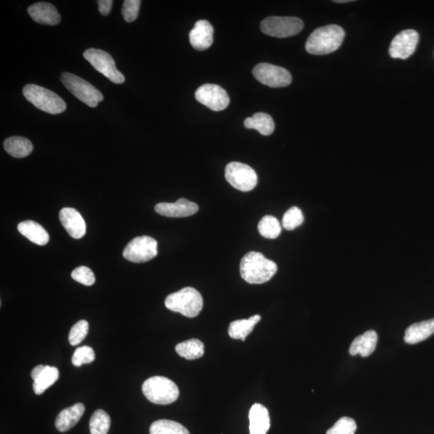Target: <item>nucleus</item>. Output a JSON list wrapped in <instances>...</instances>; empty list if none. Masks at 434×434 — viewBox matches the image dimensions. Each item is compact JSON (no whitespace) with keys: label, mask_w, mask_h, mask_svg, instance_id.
<instances>
[{"label":"nucleus","mask_w":434,"mask_h":434,"mask_svg":"<svg viewBox=\"0 0 434 434\" xmlns=\"http://www.w3.org/2000/svg\"><path fill=\"white\" fill-rule=\"evenodd\" d=\"M258 231L265 238L275 239L282 233V226L277 218L265 216L258 224Z\"/></svg>","instance_id":"29"},{"label":"nucleus","mask_w":434,"mask_h":434,"mask_svg":"<svg viewBox=\"0 0 434 434\" xmlns=\"http://www.w3.org/2000/svg\"><path fill=\"white\" fill-rule=\"evenodd\" d=\"M262 319L259 315H253L248 319L232 322L228 328V335L234 340H246L247 337L252 333L254 326Z\"/></svg>","instance_id":"24"},{"label":"nucleus","mask_w":434,"mask_h":434,"mask_svg":"<svg viewBox=\"0 0 434 434\" xmlns=\"http://www.w3.org/2000/svg\"><path fill=\"white\" fill-rule=\"evenodd\" d=\"M195 96L199 102L212 111L226 110L231 101L227 92L222 87L213 84L201 85Z\"/></svg>","instance_id":"12"},{"label":"nucleus","mask_w":434,"mask_h":434,"mask_svg":"<svg viewBox=\"0 0 434 434\" xmlns=\"http://www.w3.org/2000/svg\"><path fill=\"white\" fill-rule=\"evenodd\" d=\"M165 306L174 312L181 313L187 318H194L201 313L203 300L197 290L186 287L168 295Z\"/></svg>","instance_id":"3"},{"label":"nucleus","mask_w":434,"mask_h":434,"mask_svg":"<svg viewBox=\"0 0 434 434\" xmlns=\"http://www.w3.org/2000/svg\"><path fill=\"white\" fill-rule=\"evenodd\" d=\"M151 434H190L181 424L170 420H159L151 424Z\"/></svg>","instance_id":"28"},{"label":"nucleus","mask_w":434,"mask_h":434,"mask_svg":"<svg viewBox=\"0 0 434 434\" xmlns=\"http://www.w3.org/2000/svg\"><path fill=\"white\" fill-rule=\"evenodd\" d=\"M89 333V323L86 320H80L70 330L69 342L72 346L78 345Z\"/></svg>","instance_id":"32"},{"label":"nucleus","mask_w":434,"mask_h":434,"mask_svg":"<svg viewBox=\"0 0 434 434\" xmlns=\"http://www.w3.org/2000/svg\"><path fill=\"white\" fill-rule=\"evenodd\" d=\"M158 254L156 240L148 236L137 237L133 239L126 247L124 257L134 263L149 262Z\"/></svg>","instance_id":"10"},{"label":"nucleus","mask_w":434,"mask_h":434,"mask_svg":"<svg viewBox=\"0 0 434 434\" xmlns=\"http://www.w3.org/2000/svg\"><path fill=\"white\" fill-rule=\"evenodd\" d=\"M59 378V371L57 367L45 366L43 372L34 381L33 390L35 394L42 395L49 387L55 384Z\"/></svg>","instance_id":"27"},{"label":"nucleus","mask_w":434,"mask_h":434,"mask_svg":"<svg viewBox=\"0 0 434 434\" xmlns=\"http://www.w3.org/2000/svg\"><path fill=\"white\" fill-rule=\"evenodd\" d=\"M344 37V30L338 25L331 24L319 28L306 40V52L312 55L330 54L340 47Z\"/></svg>","instance_id":"2"},{"label":"nucleus","mask_w":434,"mask_h":434,"mask_svg":"<svg viewBox=\"0 0 434 434\" xmlns=\"http://www.w3.org/2000/svg\"><path fill=\"white\" fill-rule=\"evenodd\" d=\"M18 231L30 242L45 246L49 242V235L40 224L33 221H25L18 224Z\"/></svg>","instance_id":"22"},{"label":"nucleus","mask_w":434,"mask_h":434,"mask_svg":"<svg viewBox=\"0 0 434 434\" xmlns=\"http://www.w3.org/2000/svg\"><path fill=\"white\" fill-rule=\"evenodd\" d=\"M61 224L74 239H81L86 233L85 219L78 211L72 208H64L59 214Z\"/></svg>","instance_id":"15"},{"label":"nucleus","mask_w":434,"mask_h":434,"mask_svg":"<svg viewBox=\"0 0 434 434\" xmlns=\"http://www.w3.org/2000/svg\"><path fill=\"white\" fill-rule=\"evenodd\" d=\"M72 278L76 282L90 287L95 283V276L92 270L86 267L76 268L72 274Z\"/></svg>","instance_id":"36"},{"label":"nucleus","mask_w":434,"mask_h":434,"mask_svg":"<svg viewBox=\"0 0 434 434\" xmlns=\"http://www.w3.org/2000/svg\"><path fill=\"white\" fill-rule=\"evenodd\" d=\"M94 360V351L92 347L88 346L78 347V349L75 350L72 357L73 365L76 367L91 364Z\"/></svg>","instance_id":"33"},{"label":"nucleus","mask_w":434,"mask_h":434,"mask_svg":"<svg viewBox=\"0 0 434 434\" xmlns=\"http://www.w3.org/2000/svg\"><path fill=\"white\" fill-rule=\"evenodd\" d=\"M114 2L112 0H99L98 4L99 12L102 15H108L113 7Z\"/></svg>","instance_id":"37"},{"label":"nucleus","mask_w":434,"mask_h":434,"mask_svg":"<svg viewBox=\"0 0 434 434\" xmlns=\"http://www.w3.org/2000/svg\"><path fill=\"white\" fill-rule=\"evenodd\" d=\"M253 74L259 83L272 88H283L290 85L292 81L289 71L280 66L268 63L255 66Z\"/></svg>","instance_id":"11"},{"label":"nucleus","mask_w":434,"mask_h":434,"mask_svg":"<svg viewBox=\"0 0 434 434\" xmlns=\"http://www.w3.org/2000/svg\"><path fill=\"white\" fill-rule=\"evenodd\" d=\"M244 125L247 129L257 130L260 135L265 136L272 135L275 129L272 117L265 113H257L252 117H247Z\"/></svg>","instance_id":"25"},{"label":"nucleus","mask_w":434,"mask_h":434,"mask_svg":"<svg viewBox=\"0 0 434 434\" xmlns=\"http://www.w3.org/2000/svg\"><path fill=\"white\" fill-rule=\"evenodd\" d=\"M60 80L71 94L90 107H96L103 100V95L88 81L70 73H64Z\"/></svg>","instance_id":"6"},{"label":"nucleus","mask_w":434,"mask_h":434,"mask_svg":"<svg viewBox=\"0 0 434 434\" xmlns=\"http://www.w3.org/2000/svg\"><path fill=\"white\" fill-rule=\"evenodd\" d=\"M356 423L354 419L349 417H344L329 428L326 434H355Z\"/></svg>","instance_id":"34"},{"label":"nucleus","mask_w":434,"mask_h":434,"mask_svg":"<svg viewBox=\"0 0 434 434\" xmlns=\"http://www.w3.org/2000/svg\"><path fill=\"white\" fill-rule=\"evenodd\" d=\"M378 335L375 331H367L364 334L357 336L352 342L349 353L351 356L360 355L362 357L371 356L376 350Z\"/></svg>","instance_id":"20"},{"label":"nucleus","mask_w":434,"mask_h":434,"mask_svg":"<svg viewBox=\"0 0 434 434\" xmlns=\"http://www.w3.org/2000/svg\"><path fill=\"white\" fill-rule=\"evenodd\" d=\"M250 434H267L270 427V419L267 408L260 404H254L250 408Z\"/></svg>","instance_id":"18"},{"label":"nucleus","mask_w":434,"mask_h":434,"mask_svg":"<svg viewBox=\"0 0 434 434\" xmlns=\"http://www.w3.org/2000/svg\"><path fill=\"white\" fill-rule=\"evenodd\" d=\"M85 406L78 403L61 411L55 422L56 428L60 432H66L78 423L85 412Z\"/></svg>","instance_id":"19"},{"label":"nucleus","mask_w":434,"mask_h":434,"mask_svg":"<svg viewBox=\"0 0 434 434\" xmlns=\"http://www.w3.org/2000/svg\"><path fill=\"white\" fill-rule=\"evenodd\" d=\"M84 58L97 71L106 76L112 83H124L125 76L117 70L115 60L108 53L101 49H90L85 51Z\"/></svg>","instance_id":"8"},{"label":"nucleus","mask_w":434,"mask_h":434,"mask_svg":"<svg viewBox=\"0 0 434 434\" xmlns=\"http://www.w3.org/2000/svg\"><path fill=\"white\" fill-rule=\"evenodd\" d=\"M226 181L234 188L242 192L252 191L257 186L258 176L251 167L244 163L233 162L226 167Z\"/></svg>","instance_id":"9"},{"label":"nucleus","mask_w":434,"mask_h":434,"mask_svg":"<svg viewBox=\"0 0 434 434\" xmlns=\"http://www.w3.org/2000/svg\"><path fill=\"white\" fill-rule=\"evenodd\" d=\"M177 354L188 360L201 358L204 354V345L201 340H189L178 344L176 347Z\"/></svg>","instance_id":"26"},{"label":"nucleus","mask_w":434,"mask_h":434,"mask_svg":"<svg viewBox=\"0 0 434 434\" xmlns=\"http://www.w3.org/2000/svg\"><path fill=\"white\" fill-rule=\"evenodd\" d=\"M304 217L302 210L298 207L288 209L283 218V227L287 231H294L303 223Z\"/></svg>","instance_id":"31"},{"label":"nucleus","mask_w":434,"mask_h":434,"mask_svg":"<svg viewBox=\"0 0 434 434\" xmlns=\"http://www.w3.org/2000/svg\"><path fill=\"white\" fill-rule=\"evenodd\" d=\"M3 147L10 156L14 158L27 157L32 153L33 145L32 142L24 137H10L4 141Z\"/></svg>","instance_id":"23"},{"label":"nucleus","mask_w":434,"mask_h":434,"mask_svg":"<svg viewBox=\"0 0 434 434\" xmlns=\"http://www.w3.org/2000/svg\"><path fill=\"white\" fill-rule=\"evenodd\" d=\"M419 35L413 29L402 31L397 34L390 47V54L394 59H407L415 52Z\"/></svg>","instance_id":"13"},{"label":"nucleus","mask_w":434,"mask_h":434,"mask_svg":"<svg viewBox=\"0 0 434 434\" xmlns=\"http://www.w3.org/2000/svg\"><path fill=\"white\" fill-rule=\"evenodd\" d=\"M277 264L258 252H249L244 255L240 265L242 278L249 284L267 283L277 273Z\"/></svg>","instance_id":"1"},{"label":"nucleus","mask_w":434,"mask_h":434,"mask_svg":"<svg viewBox=\"0 0 434 434\" xmlns=\"http://www.w3.org/2000/svg\"><path fill=\"white\" fill-rule=\"evenodd\" d=\"M110 427V417L102 410H96L90 421L91 434H107Z\"/></svg>","instance_id":"30"},{"label":"nucleus","mask_w":434,"mask_h":434,"mask_svg":"<svg viewBox=\"0 0 434 434\" xmlns=\"http://www.w3.org/2000/svg\"><path fill=\"white\" fill-rule=\"evenodd\" d=\"M23 94L37 108L51 115H59L66 110V103L54 92L44 87L29 84L24 86Z\"/></svg>","instance_id":"5"},{"label":"nucleus","mask_w":434,"mask_h":434,"mask_svg":"<svg viewBox=\"0 0 434 434\" xmlns=\"http://www.w3.org/2000/svg\"><path fill=\"white\" fill-rule=\"evenodd\" d=\"M434 334V319L413 324L406 331L405 341L408 344H416L426 340Z\"/></svg>","instance_id":"21"},{"label":"nucleus","mask_w":434,"mask_h":434,"mask_svg":"<svg viewBox=\"0 0 434 434\" xmlns=\"http://www.w3.org/2000/svg\"><path fill=\"white\" fill-rule=\"evenodd\" d=\"M351 2V0H339V1H335V3H349Z\"/></svg>","instance_id":"39"},{"label":"nucleus","mask_w":434,"mask_h":434,"mask_svg":"<svg viewBox=\"0 0 434 434\" xmlns=\"http://www.w3.org/2000/svg\"><path fill=\"white\" fill-rule=\"evenodd\" d=\"M303 28V20L297 17H270L260 23V30L263 33L278 38L293 37Z\"/></svg>","instance_id":"7"},{"label":"nucleus","mask_w":434,"mask_h":434,"mask_svg":"<svg viewBox=\"0 0 434 434\" xmlns=\"http://www.w3.org/2000/svg\"><path fill=\"white\" fill-rule=\"evenodd\" d=\"M142 392L147 399L156 405H170L180 396L178 386L165 376H153L142 385Z\"/></svg>","instance_id":"4"},{"label":"nucleus","mask_w":434,"mask_h":434,"mask_svg":"<svg viewBox=\"0 0 434 434\" xmlns=\"http://www.w3.org/2000/svg\"><path fill=\"white\" fill-rule=\"evenodd\" d=\"M214 29L207 20H199L189 33L192 47L198 51L206 50L213 42Z\"/></svg>","instance_id":"16"},{"label":"nucleus","mask_w":434,"mask_h":434,"mask_svg":"<svg viewBox=\"0 0 434 434\" xmlns=\"http://www.w3.org/2000/svg\"><path fill=\"white\" fill-rule=\"evenodd\" d=\"M30 17L40 24L57 25L60 22L61 17L58 9L53 4L45 2L34 3L28 9Z\"/></svg>","instance_id":"17"},{"label":"nucleus","mask_w":434,"mask_h":434,"mask_svg":"<svg viewBox=\"0 0 434 434\" xmlns=\"http://www.w3.org/2000/svg\"><path fill=\"white\" fill-rule=\"evenodd\" d=\"M44 365H38L35 367H34V369H33L32 372H31V376H32L33 381H35L37 379V377L40 375V374H42V372H43L44 369Z\"/></svg>","instance_id":"38"},{"label":"nucleus","mask_w":434,"mask_h":434,"mask_svg":"<svg viewBox=\"0 0 434 434\" xmlns=\"http://www.w3.org/2000/svg\"><path fill=\"white\" fill-rule=\"evenodd\" d=\"M140 0H126L122 8V17L126 22H134L140 13Z\"/></svg>","instance_id":"35"},{"label":"nucleus","mask_w":434,"mask_h":434,"mask_svg":"<svg viewBox=\"0 0 434 434\" xmlns=\"http://www.w3.org/2000/svg\"><path fill=\"white\" fill-rule=\"evenodd\" d=\"M155 210L163 217L182 218L194 215L198 212L199 207L196 203L181 198L175 203H157Z\"/></svg>","instance_id":"14"}]
</instances>
